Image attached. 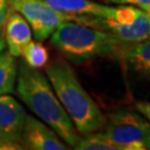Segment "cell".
<instances>
[{
  "label": "cell",
  "mask_w": 150,
  "mask_h": 150,
  "mask_svg": "<svg viewBox=\"0 0 150 150\" xmlns=\"http://www.w3.org/2000/svg\"><path fill=\"white\" fill-rule=\"evenodd\" d=\"M121 58L129 70L150 79V38L129 45Z\"/></svg>",
  "instance_id": "11"
},
{
  "label": "cell",
  "mask_w": 150,
  "mask_h": 150,
  "mask_svg": "<svg viewBox=\"0 0 150 150\" xmlns=\"http://www.w3.org/2000/svg\"><path fill=\"white\" fill-rule=\"evenodd\" d=\"M50 45L75 62L105 56L121 57L129 46L110 32L77 21L62 22L50 36Z\"/></svg>",
  "instance_id": "3"
},
{
  "label": "cell",
  "mask_w": 150,
  "mask_h": 150,
  "mask_svg": "<svg viewBox=\"0 0 150 150\" xmlns=\"http://www.w3.org/2000/svg\"><path fill=\"white\" fill-rule=\"evenodd\" d=\"M9 5L27 20L38 41L48 39L62 22H78L79 19V16L56 10L43 0H9Z\"/></svg>",
  "instance_id": "6"
},
{
  "label": "cell",
  "mask_w": 150,
  "mask_h": 150,
  "mask_svg": "<svg viewBox=\"0 0 150 150\" xmlns=\"http://www.w3.org/2000/svg\"><path fill=\"white\" fill-rule=\"evenodd\" d=\"M108 4H116L123 6H134L145 12L150 10V0H105Z\"/></svg>",
  "instance_id": "15"
},
{
  "label": "cell",
  "mask_w": 150,
  "mask_h": 150,
  "mask_svg": "<svg viewBox=\"0 0 150 150\" xmlns=\"http://www.w3.org/2000/svg\"><path fill=\"white\" fill-rule=\"evenodd\" d=\"M103 132L120 150H145L150 136V123L138 111L116 109L108 115Z\"/></svg>",
  "instance_id": "5"
},
{
  "label": "cell",
  "mask_w": 150,
  "mask_h": 150,
  "mask_svg": "<svg viewBox=\"0 0 150 150\" xmlns=\"http://www.w3.org/2000/svg\"><path fill=\"white\" fill-rule=\"evenodd\" d=\"M26 115L23 107L13 97L0 96V145L20 141Z\"/></svg>",
  "instance_id": "8"
},
{
  "label": "cell",
  "mask_w": 150,
  "mask_h": 150,
  "mask_svg": "<svg viewBox=\"0 0 150 150\" xmlns=\"http://www.w3.org/2000/svg\"><path fill=\"white\" fill-rule=\"evenodd\" d=\"M46 76L79 134L103 128L106 116L85 90L67 61L58 59L46 66Z\"/></svg>",
  "instance_id": "2"
},
{
  "label": "cell",
  "mask_w": 150,
  "mask_h": 150,
  "mask_svg": "<svg viewBox=\"0 0 150 150\" xmlns=\"http://www.w3.org/2000/svg\"><path fill=\"white\" fill-rule=\"evenodd\" d=\"M10 10L9 0H0V31H2L7 17Z\"/></svg>",
  "instance_id": "16"
},
{
  "label": "cell",
  "mask_w": 150,
  "mask_h": 150,
  "mask_svg": "<svg viewBox=\"0 0 150 150\" xmlns=\"http://www.w3.org/2000/svg\"><path fill=\"white\" fill-rule=\"evenodd\" d=\"M80 23L112 33L127 45L150 38L149 15L134 6L119 5L110 17L79 16Z\"/></svg>",
  "instance_id": "4"
},
{
  "label": "cell",
  "mask_w": 150,
  "mask_h": 150,
  "mask_svg": "<svg viewBox=\"0 0 150 150\" xmlns=\"http://www.w3.org/2000/svg\"><path fill=\"white\" fill-rule=\"evenodd\" d=\"M6 46L8 51L15 57H20L22 50L32 40V31L23 17L10 8L4 26Z\"/></svg>",
  "instance_id": "9"
},
{
  "label": "cell",
  "mask_w": 150,
  "mask_h": 150,
  "mask_svg": "<svg viewBox=\"0 0 150 150\" xmlns=\"http://www.w3.org/2000/svg\"><path fill=\"white\" fill-rule=\"evenodd\" d=\"M20 141L25 149L30 150H67L68 145L54 129L33 116L26 115Z\"/></svg>",
  "instance_id": "7"
},
{
  "label": "cell",
  "mask_w": 150,
  "mask_h": 150,
  "mask_svg": "<svg viewBox=\"0 0 150 150\" xmlns=\"http://www.w3.org/2000/svg\"><path fill=\"white\" fill-rule=\"evenodd\" d=\"M18 75L16 57L9 51L0 54V96L10 95L15 90Z\"/></svg>",
  "instance_id": "12"
},
{
  "label": "cell",
  "mask_w": 150,
  "mask_h": 150,
  "mask_svg": "<svg viewBox=\"0 0 150 150\" xmlns=\"http://www.w3.org/2000/svg\"><path fill=\"white\" fill-rule=\"evenodd\" d=\"M76 150H120L102 131H93L86 134H81L77 145L74 147Z\"/></svg>",
  "instance_id": "13"
},
{
  "label": "cell",
  "mask_w": 150,
  "mask_h": 150,
  "mask_svg": "<svg viewBox=\"0 0 150 150\" xmlns=\"http://www.w3.org/2000/svg\"><path fill=\"white\" fill-rule=\"evenodd\" d=\"M56 10L75 16L110 17L116 7L97 4L91 0H43Z\"/></svg>",
  "instance_id": "10"
},
{
  "label": "cell",
  "mask_w": 150,
  "mask_h": 150,
  "mask_svg": "<svg viewBox=\"0 0 150 150\" xmlns=\"http://www.w3.org/2000/svg\"><path fill=\"white\" fill-rule=\"evenodd\" d=\"M16 83L17 95L23 103L41 121L54 129L67 145L74 148L80 134L59 101L47 76L22 64L18 67Z\"/></svg>",
  "instance_id": "1"
},
{
  "label": "cell",
  "mask_w": 150,
  "mask_h": 150,
  "mask_svg": "<svg viewBox=\"0 0 150 150\" xmlns=\"http://www.w3.org/2000/svg\"><path fill=\"white\" fill-rule=\"evenodd\" d=\"M22 58L25 64L33 69L46 67L49 61V52L41 41H30L22 50Z\"/></svg>",
  "instance_id": "14"
},
{
  "label": "cell",
  "mask_w": 150,
  "mask_h": 150,
  "mask_svg": "<svg viewBox=\"0 0 150 150\" xmlns=\"http://www.w3.org/2000/svg\"><path fill=\"white\" fill-rule=\"evenodd\" d=\"M6 41H5V39L0 36V54L2 52V51H5V49H6Z\"/></svg>",
  "instance_id": "18"
},
{
  "label": "cell",
  "mask_w": 150,
  "mask_h": 150,
  "mask_svg": "<svg viewBox=\"0 0 150 150\" xmlns=\"http://www.w3.org/2000/svg\"><path fill=\"white\" fill-rule=\"evenodd\" d=\"M144 146H145V150H150V136L145 140Z\"/></svg>",
  "instance_id": "19"
},
{
  "label": "cell",
  "mask_w": 150,
  "mask_h": 150,
  "mask_svg": "<svg viewBox=\"0 0 150 150\" xmlns=\"http://www.w3.org/2000/svg\"><path fill=\"white\" fill-rule=\"evenodd\" d=\"M134 109L142 115L148 121H150V101H136Z\"/></svg>",
  "instance_id": "17"
}]
</instances>
